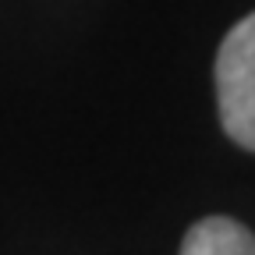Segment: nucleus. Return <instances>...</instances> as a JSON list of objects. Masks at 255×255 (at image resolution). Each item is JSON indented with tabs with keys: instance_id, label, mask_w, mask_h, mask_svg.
<instances>
[{
	"instance_id": "obj_2",
	"label": "nucleus",
	"mask_w": 255,
	"mask_h": 255,
	"mask_svg": "<svg viewBox=\"0 0 255 255\" xmlns=\"http://www.w3.org/2000/svg\"><path fill=\"white\" fill-rule=\"evenodd\" d=\"M181 255H255V234L231 216H206L184 234Z\"/></svg>"
},
{
	"instance_id": "obj_1",
	"label": "nucleus",
	"mask_w": 255,
	"mask_h": 255,
	"mask_svg": "<svg viewBox=\"0 0 255 255\" xmlns=\"http://www.w3.org/2000/svg\"><path fill=\"white\" fill-rule=\"evenodd\" d=\"M213 75L223 131L255 152V11L223 36Z\"/></svg>"
}]
</instances>
